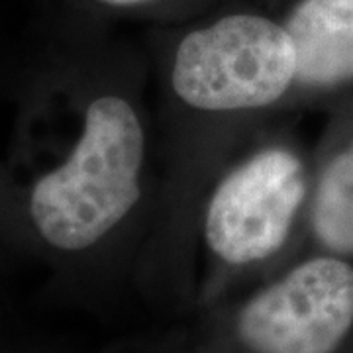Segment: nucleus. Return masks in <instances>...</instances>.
Returning <instances> with one entry per match:
<instances>
[{"label":"nucleus","mask_w":353,"mask_h":353,"mask_svg":"<svg viewBox=\"0 0 353 353\" xmlns=\"http://www.w3.org/2000/svg\"><path fill=\"white\" fill-rule=\"evenodd\" d=\"M153 73L159 192L152 234L194 243L202 196L216 173L292 110L296 53L283 20L232 12L183 32Z\"/></svg>","instance_id":"nucleus-1"},{"label":"nucleus","mask_w":353,"mask_h":353,"mask_svg":"<svg viewBox=\"0 0 353 353\" xmlns=\"http://www.w3.org/2000/svg\"><path fill=\"white\" fill-rule=\"evenodd\" d=\"M148 88L145 67L128 63L87 101L67 157L32 185L30 220L50 248L83 253L120 234L152 232L159 163Z\"/></svg>","instance_id":"nucleus-2"},{"label":"nucleus","mask_w":353,"mask_h":353,"mask_svg":"<svg viewBox=\"0 0 353 353\" xmlns=\"http://www.w3.org/2000/svg\"><path fill=\"white\" fill-rule=\"evenodd\" d=\"M310 189L312 159L289 128L269 124L210 181L194 243L224 271L271 263L304 240Z\"/></svg>","instance_id":"nucleus-3"},{"label":"nucleus","mask_w":353,"mask_h":353,"mask_svg":"<svg viewBox=\"0 0 353 353\" xmlns=\"http://www.w3.org/2000/svg\"><path fill=\"white\" fill-rule=\"evenodd\" d=\"M350 257L318 252L257 289L234 316L248 353H336L353 328Z\"/></svg>","instance_id":"nucleus-4"},{"label":"nucleus","mask_w":353,"mask_h":353,"mask_svg":"<svg viewBox=\"0 0 353 353\" xmlns=\"http://www.w3.org/2000/svg\"><path fill=\"white\" fill-rule=\"evenodd\" d=\"M283 24L296 53L292 108L353 85V0H296Z\"/></svg>","instance_id":"nucleus-5"},{"label":"nucleus","mask_w":353,"mask_h":353,"mask_svg":"<svg viewBox=\"0 0 353 353\" xmlns=\"http://www.w3.org/2000/svg\"><path fill=\"white\" fill-rule=\"evenodd\" d=\"M304 240L318 252L353 257V130L312 159Z\"/></svg>","instance_id":"nucleus-6"},{"label":"nucleus","mask_w":353,"mask_h":353,"mask_svg":"<svg viewBox=\"0 0 353 353\" xmlns=\"http://www.w3.org/2000/svg\"><path fill=\"white\" fill-rule=\"evenodd\" d=\"M94 2L108 8H116V10H138V8L157 4L159 0H94Z\"/></svg>","instance_id":"nucleus-7"}]
</instances>
